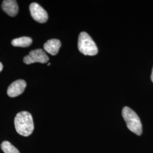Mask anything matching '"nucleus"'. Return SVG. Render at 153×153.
<instances>
[{
    "mask_svg": "<svg viewBox=\"0 0 153 153\" xmlns=\"http://www.w3.org/2000/svg\"><path fill=\"white\" fill-rule=\"evenodd\" d=\"M2 69H3V65H2V63H1V62H0V72L2 71Z\"/></svg>",
    "mask_w": 153,
    "mask_h": 153,
    "instance_id": "obj_11",
    "label": "nucleus"
},
{
    "mask_svg": "<svg viewBox=\"0 0 153 153\" xmlns=\"http://www.w3.org/2000/svg\"><path fill=\"white\" fill-rule=\"evenodd\" d=\"M151 79H152V82H153V70H152V75H151Z\"/></svg>",
    "mask_w": 153,
    "mask_h": 153,
    "instance_id": "obj_12",
    "label": "nucleus"
},
{
    "mask_svg": "<svg viewBox=\"0 0 153 153\" xmlns=\"http://www.w3.org/2000/svg\"><path fill=\"white\" fill-rule=\"evenodd\" d=\"M78 48L82 53L86 56H95L98 52L95 42L85 32H82L79 35Z\"/></svg>",
    "mask_w": 153,
    "mask_h": 153,
    "instance_id": "obj_3",
    "label": "nucleus"
},
{
    "mask_svg": "<svg viewBox=\"0 0 153 153\" xmlns=\"http://www.w3.org/2000/svg\"><path fill=\"white\" fill-rule=\"evenodd\" d=\"M60 41L56 39L48 40L44 44V49L47 52L53 56L56 55L61 47Z\"/></svg>",
    "mask_w": 153,
    "mask_h": 153,
    "instance_id": "obj_8",
    "label": "nucleus"
},
{
    "mask_svg": "<svg viewBox=\"0 0 153 153\" xmlns=\"http://www.w3.org/2000/svg\"><path fill=\"white\" fill-rule=\"evenodd\" d=\"M26 85V81L22 79L13 82L7 88V94L8 96L11 98H15L21 95L25 91Z\"/></svg>",
    "mask_w": 153,
    "mask_h": 153,
    "instance_id": "obj_6",
    "label": "nucleus"
},
{
    "mask_svg": "<svg viewBox=\"0 0 153 153\" xmlns=\"http://www.w3.org/2000/svg\"><path fill=\"white\" fill-rule=\"evenodd\" d=\"M1 147L5 153H20L19 150L9 141H4L1 143Z\"/></svg>",
    "mask_w": 153,
    "mask_h": 153,
    "instance_id": "obj_10",
    "label": "nucleus"
},
{
    "mask_svg": "<svg viewBox=\"0 0 153 153\" xmlns=\"http://www.w3.org/2000/svg\"><path fill=\"white\" fill-rule=\"evenodd\" d=\"M2 9L10 16H16L18 13V6L15 0H5L2 2Z\"/></svg>",
    "mask_w": 153,
    "mask_h": 153,
    "instance_id": "obj_7",
    "label": "nucleus"
},
{
    "mask_svg": "<svg viewBox=\"0 0 153 153\" xmlns=\"http://www.w3.org/2000/svg\"><path fill=\"white\" fill-rule=\"evenodd\" d=\"M49 61V57L43 49H37L31 51L29 55L23 58V62L26 64H31L35 62L42 64L47 63Z\"/></svg>",
    "mask_w": 153,
    "mask_h": 153,
    "instance_id": "obj_4",
    "label": "nucleus"
},
{
    "mask_svg": "<svg viewBox=\"0 0 153 153\" xmlns=\"http://www.w3.org/2000/svg\"><path fill=\"white\" fill-rule=\"evenodd\" d=\"M14 125L16 132L25 137L30 136L34 129L32 115L27 111L20 112L16 115Z\"/></svg>",
    "mask_w": 153,
    "mask_h": 153,
    "instance_id": "obj_1",
    "label": "nucleus"
},
{
    "mask_svg": "<svg viewBox=\"0 0 153 153\" xmlns=\"http://www.w3.org/2000/svg\"><path fill=\"white\" fill-rule=\"evenodd\" d=\"M50 65H51V64H50V63H49V64H48V66Z\"/></svg>",
    "mask_w": 153,
    "mask_h": 153,
    "instance_id": "obj_13",
    "label": "nucleus"
},
{
    "mask_svg": "<svg viewBox=\"0 0 153 153\" xmlns=\"http://www.w3.org/2000/svg\"><path fill=\"white\" fill-rule=\"evenodd\" d=\"M30 11L33 19L36 22L44 23L48 19V16L47 11L36 2L32 3L30 5Z\"/></svg>",
    "mask_w": 153,
    "mask_h": 153,
    "instance_id": "obj_5",
    "label": "nucleus"
},
{
    "mask_svg": "<svg viewBox=\"0 0 153 153\" xmlns=\"http://www.w3.org/2000/svg\"><path fill=\"white\" fill-rule=\"evenodd\" d=\"M32 43V39L27 36L14 39L11 41V44L13 46L19 47H28L31 45Z\"/></svg>",
    "mask_w": 153,
    "mask_h": 153,
    "instance_id": "obj_9",
    "label": "nucleus"
},
{
    "mask_svg": "<svg viewBox=\"0 0 153 153\" xmlns=\"http://www.w3.org/2000/svg\"><path fill=\"white\" fill-rule=\"evenodd\" d=\"M123 117L128 128L138 136L142 133V124L137 114L128 107H125L122 111Z\"/></svg>",
    "mask_w": 153,
    "mask_h": 153,
    "instance_id": "obj_2",
    "label": "nucleus"
}]
</instances>
